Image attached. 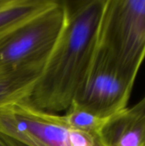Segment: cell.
<instances>
[{
  "instance_id": "cell-1",
  "label": "cell",
  "mask_w": 145,
  "mask_h": 146,
  "mask_svg": "<svg viewBox=\"0 0 145 146\" xmlns=\"http://www.w3.org/2000/svg\"><path fill=\"white\" fill-rule=\"evenodd\" d=\"M106 0L65 2L67 17L28 100L42 110L66 111L91 64Z\"/></svg>"
},
{
  "instance_id": "cell-2",
  "label": "cell",
  "mask_w": 145,
  "mask_h": 146,
  "mask_svg": "<svg viewBox=\"0 0 145 146\" xmlns=\"http://www.w3.org/2000/svg\"><path fill=\"white\" fill-rule=\"evenodd\" d=\"M0 138L7 146H104L100 135L72 129L62 115L28 98L0 109Z\"/></svg>"
},
{
  "instance_id": "cell-3",
  "label": "cell",
  "mask_w": 145,
  "mask_h": 146,
  "mask_svg": "<svg viewBox=\"0 0 145 146\" xmlns=\"http://www.w3.org/2000/svg\"><path fill=\"white\" fill-rule=\"evenodd\" d=\"M97 43L133 87L145 59V0H106Z\"/></svg>"
},
{
  "instance_id": "cell-4",
  "label": "cell",
  "mask_w": 145,
  "mask_h": 146,
  "mask_svg": "<svg viewBox=\"0 0 145 146\" xmlns=\"http://www.w3.org/2000/svg\"><path fill=\"white\" fill-rule=\"evenodd\" d=\"M65 1L24 22L0 39V74L45 64L66 22Z\"/></svg>"
},
{
  "instance_id": "cell-5",
  "label": "cell",
  "mask_w": 145,
  "mask_h": 146,
  "mask_svg": "<svg viewBox=\"0 0 145 146\" xmlns=\"http://www.w3.org/2000/svg\"><path fill=\"white\" fill-rule=\"evenodd\" d=\"M132 89L111 53L97 43L91 64L73 103L109 118L128 108Z\"/></svg>"
},
{
  "instance_id": "cell-6",
  "label": "cell",
  "mask_w": 145,
  "mask_h": 146,
  "mask_svg": "<svg viewBox=\"0 0 145 146\" xmlns=\"http://www.w3.org/2000/svg\"><path fill=\"white\" fill-rule=\"evenodd\" d=\"M44 64L25 67L0 74V109L26 99L38 80Z\"/></svg>"
},
{
  "instance_id": "cell-7",
  "label": "cell",
  "mask_w": 145,
  "mask_h": 146,
  "mask_svg": "<svg viewBox=\"0 0 145 146\" xmlns=\"http://www.w3.org/2000/svg\"><path fill=\"white\" fill-rule=\"evenodd\" d=\"M124 111L108 119L100 133L103 145L145 146L143 132L128 120Z\"/></svg>"
},
{
  "instance_id": "cell-8",
  "label": "cell",
  "mask_w": 145,
  "mask_h": 146,
  "mask_svg": "<svg viewBox=\"0 0 145 146\" xmlns=\"http://www.w3.org/2000/svg\"><path fill=\"white\" fill-rule=\"evenodd\" d=\"M55 0H15L0 9V39L24 22L45 11Z\"/></svg>"
},
{
  "instance_id": "cell-9",
  "label": "cell",
  "mask_w": 145,
  "mask_h": 146,
  "mask_svg": "<svg viewBox=\"0 0 145 146\" xmlns=\"http://www.w3.org/2000/svg\"><path fill=\"white\" fill-rule=\"evenodd\" d=\"M62 116L72 129L96 135H100L103 127L109 118L100 117L73 103Z\"/></svg>"
},
{
  "instance_id": "cell-10",
  "label": "cell",
  "mask_w": 145,
  "mask_h": 146,
  "mask_svg": "<svg viewBox=\"0 0 145 146\" xmlns=\"http://www.w3.org/2000/svg\"><path fill=\"white\" fill-rule=\"evenodd\" d=\"M124 113L128 120L143 132L145 142V95L132 107H128Z\"/></svg>"
},
{
  "instance_id": "cell-11",
  "label": "cell",
  "mask_w": 145,
  "mask_h": 146,
  "mask_svg": "<svg viewBox=\"0 0 145 146\" xmlns=\"http://www.w3.org/2000/svg\"><path fill=\"white\" fill-rule=\"evenodd\" d=\"M15 0H0V9L5 8L14 3Z\"/></svg>"
},
{
  "instance_id": "cell-12",
  "label": "cell",
  "mask_w": 145,
  "mask_h": 146,
  "mask_svg": "<svg viewBox=\"0 0 145 146\" xmlns=\"http://www.w3.org/2000/svg\"><path fill=\"white\" fill-rule=\"evenodd\" d=\"M0 146H7L6 145H5V143L3 141V139L0 138Z\"/></svg>"
}]
</instances>
